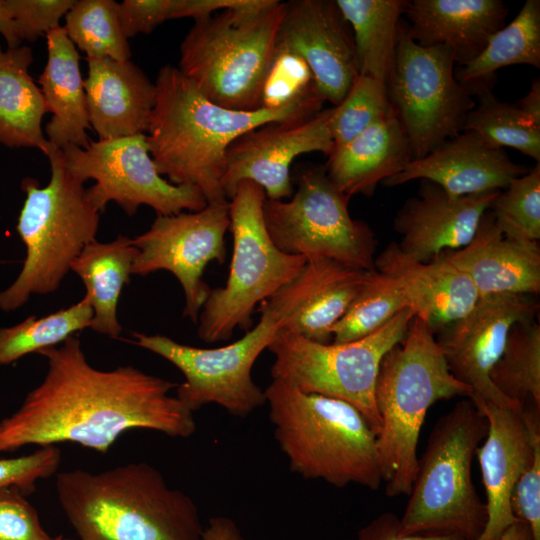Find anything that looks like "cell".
Masks as SVG:
<instances>
[{
  "label": "cell",
  "mask_w": 540,
  "mask_h": 540,
  "mask_svg": "<svg viewBox=\"0 0 540 540\" xmlns=\"http://www.w3.org/2000/svg\"><path fill=\"white\" fill-rule=\"evenodd\" d=\"M38 354L47 360L46 375L0 421V454L62 442L105 454L129 430L184 439L196 431L194 412L171 395L174 382L131 365L97 369L76 336Z\"/></svg>",
  "instance_id": "6da1fadb"
},
{
  "label": "cell",
  "mask_w": 540,
  "mask_h": 540,
  "mask_svg": "<svg viewBox=\"0 0 540 540\" xmlns=\"http://www.w3.org/2000/svg\"><path fill=\"white\" fill-rule=\"evenodd\" d=\"M146 141L160 175L175 185L197 188L207 204L226 203L222 188L228 147L244 133L270 122L311 117L323 103L296 104L280 110L239 111L219 106L178 69L163 66Z\"/></svg>",
  "instance_id": "7a4b0ae2"
},
{
  "label": "cell",
  "mask_w": 540,
  "mask_h": 540,
  "mask_svg": "<svg viewBox=\"0 0 540 540\" xmlns=\"http://www.w3.org/2000/svg\"><path fill=\"white\" fill-rule=\"evenodd\" d=\"M55 488L79 540H203L194 500L149 463L66 470L57 473Z\"/></svg>",
  "instance_id": "3957f363"
},
{
  "label": "cell",
  "mask_w": 540,
  "mask_h": 540,
  "mask_svg": "<svg viewBox=\"0 0 540 540\" xmlns=\"http://www.w3.org/2000/svg\"><path fill=\"white\" fill-rule=\"evenodd\" d=\"M471 394L450 372L432 328L414 315L404 338L383 356L375 384L381 419L376 442L387 496L410 493L428 409L437 401Z\"/></svg>",
  "instance_id": "277c9868"
},
{
  "label": "cell",
  "mask_w": 540,
  "mask_h": 540,
  "mask_svg": "<svg viewBox=\"0 0 540 540\" xmlns=\"http://www.w3.org/2000/svg\"><path fill=\"white\" fill-rule=\"evenodd\" d=\"M264 391L274 437L291 472L337 488L379 489L376 434L354 406L277 380Z\"/></svg>",
  "instance_id": "5b68a950"
},
{
  "label": "cell",
  "mask_w": 540,
  "mask_h": 540,
  "mask_svg": "<svg viewBox=\"0 0 540 540\" xmlns=\"http://www.w3.org/2000/svg\"><path fill=\"white\" fill-rule=\"evenodd\" d=\"M284 3L241 0L233 8L195 21L180 44L178 69L219 106L261 109Z\"/></svg>",
  "instance_id": "8992f818"
},
{
  "label": "cell",
  "mask_w": 540,
  "mask_h": 540,
  "mask_svg": "<svg viewBox=\"0 0 540 540\" xmlns=\"http://www.w3.org/2000/svg\"><path fill=\"white\" fill-rule=\"evenodd\" d=\"M488 421L471 399L459 400L438 418L417 459L402 535H452L477 540L487 511L472 478V463Z\"/></svg>",
  "instance_id": "52a82bcc"
},
{
  "label": "cell",
  "mask_w": 540,
  "mask_h": 540,
  "mask_svg": "<svg viewBox=\"0 0 540 540\" xmlns=\"http://www.w3.org/2000/svg\"><path fill=\"white\" fill-rule=\"evenodd\" d=\"M51 177L44 187L33 178L22 182L26 199L17 232L26 248L17 278L0 291V310L11 312L32 295L56 291L83 248L93 242L100 212L88 199L84 182L66 168L60 149L47 155Z\"/></svg>",
  "instance_id": "ba28073f"
},
{
  "label": "cell",
  "mask_w": 540,
  "mask_h": 540,
  "mask_svg": "<svg viewBox=\"0 0 540 540\" xmlns=\"http://www.w3.org/2000/svg\"><path fill=\"white\" fill-rule=\"evenodd\" d=\"M264 190L241 182L229 200L233 253L227 281L211 289L198 317V336L206 343L226 341L235 329L248 331L254 309L292 280L306 257L281 251L270 238L263 215Z\"/></svg>",
  "instance_id": "9c48e42d"
},
{
  "label": "cell",
  "mask_w": 540,
  "mask_h": 540,
  "mask_svg": "<svg viewBox=\"0 0 540 540\" xmlns=\"http://www.w3.org/2000/svg\"><path fill=\"white\" fill-rule=\"evenodd\" d=\"M414 315L404 309L372 334L346 343H321L279 329L267 348L275 357L272 380L351 404L377 436L381 419L374 391L380 363L404 338Z\"/></svg>",
  "instance_id": "30bf717a"
},
{
  "label": "cell",
  "mask_w": 540,
  "mask_h": 540,
  "mask_svg": "<svg viewBox=\"0 0 540 540\" xmlns=\"http://www.w3.org/2000/svg\"><path fill=\"white\" fill-rule=\"evenodd\" d=\"M296 184L286 201H264V221L274 244L287 254L375 271V235L368 224L351 217L350 198L330 181L324 165L302 168Z\"/></svg>",
  "instance_id": "8fae6325"
},
{
  "label": "cell",
  "mask_w": 540,
  "mask_h": 540,
  "mask_svg": "<svg viewBox=\"0 0 540 540\" xmlns=\"http://www.w3.org/2000/svg\"><path fill=\"white\" fill-rule=\"evenodd\" d=\"M455 64L447 47L419 45L409 35L406 23H400L386 89L413 159L424 157L462 132L475 105L473 93L456 77Z\"/></svg>",
  "instance_id": "7c38bea8"
},
{
  "label": "cell",
  "mask_w": 540,
  "mask_h": 540,
  "mask_svg": "<svg viewBox=\"0 0 540 540\" xmlns=\"http://www.w3.org/2000/svg\"><path fill=\"white\" fill-rule=\"evenodd\" d=\"M255 327L238 340L215 348L179 343L161 334L133 332V343L173 364L184 375L176 397L192 412L216 404L245 418L266 403L265 391L252 378V368L279 330L272 312L259 304Z\"/></svg>",
  "instance_id": "4fadbf2b"
},
{
  "label": "cell",
  "mask_w": 540,
  "mask_h": 540,
  "mask_svg": "<svg viewBox=\"0 0 540 540\" xmlns=\"http://www.w3.org/2000/svg\"><path fill=\"white\" fill-rule=\"evenodd\" d=\"M68 171L83 181L92 205L104 212L108 202H116L128 215L142 205L157 215L198 211L207 205L202 193L189 185H175L158 172L150 155L146 134L90 141L87 148L68 145L61 150Z\"/></svg>",
  "instance_id": "5bb4252c"
},
{
  "label": "cell",
  "mask_w": 540,
  "mask_h": 540,
  "mask_svg": "<svg viewBox=\"0 0 540 540\" xmlns=\"http://www.w3.org/2000/svg\"><path fill=\"white\" fill-rule=\"evenodd\" d=\"M229 227V201L207 204L198 211L157 215L147 231L133 238L138 253L132 274L172 273L185 295L183 316L197 323L211 291L203 273L209 263L225 261Z\"/></svg>",
  "instance_id": "9a60e30c"
},
{
  "label": "cell",
  "mask_w": 540,
  "mask_h": 540,
  "mask_svg": "<svg viewBox=\"0 0 540 540\" xmlns=\"http://www.w3.org/2000/svg\"><path fill=\"white\" fill-rule=\"evenodd\" d=\"M332 108L287 121L270 122L238 137L228 147L222 188L228 201L243 181L259 185L270 200L290 198L294 192L290 167L304 153L330 156L334 142L329 121Z\"/></svg>",
  "instance_id": "2e32d148"
},
{
  "label": "cell",
  "mask_w": 540,
  "mask_h": 540,
  "mask_svg": "<svg viewBox=\"0 0 540 540\" xmlns=\"http://www.w3.org/2000/svg\"><path fill=\"white\" fill-rule=\"evenodd\" d=\"M538 307L531 295H488L480 297L465 316L437 332L436 341L448 368L471 389V400L501 407H523L501 394L489 374L504 349L511 327L534 318Z\"/></svg>",
  "instance_id": "e0dca14e"
},
{
  "label": "cell",
  "mask_w": 540,
  "mask_h": 540,
  "mask_svg": "<svg viewBox=\"0 0 540 540\" xmlns=\"http://www.w3.org/2000/svg\"><path fill=\"white\" fill-rule=\"evenodd\" d=\"M276 47L308 64L319 95L333 106L359 75L353 33L335 0L285 2Z\"/></svg>",
  "instance_id": "ac0fdd59"
},
{
  "label": "cell",
  "mask_w": 540,
  "mask_h": 540,
  "mask_svg": "<svg viewBox=\"0 0 540 540\" xmlns=\"http://www.w3.org/2000/svg\"><path fill=\"white\" fill-rule=\"evenodd\" d=\"M488 421V433L477 450L486 495L487 521L477 540H501L518 521L512 510L515 484L531 462L540 441V411L534 407H501L471 400Z\"/></svg>",
  "instance_id": "d6986e66"
},
{
  "label": "cell",
  "mask_w": 540,
  "mask_h": 540,
  "mask_svg": "<svg viewBox=\"0 0 540 540\" xmlns=\"http://www.w3.org/2000/svg\"><path fill=\"white\" fill-rule=\"evenodd\" d=\"M373 272L325 257L307 258L292 280L261 303L275 316L279 329L329 343L333 327Z\"/></svg>",
  "instance_id": "ffe728a7"
},
{
  "label": "cell",
  "mask_w": 540,
  "mask_h": 540,
  "mask_svg": "<svg viewBox=\"0 0 540 540\" xmlns=\"http://www.w3.org/2000/svg\"><path fill=\"white\" fill-rule=\"evenodd\" d=\"M500 191L456 196L421 180L417 196L405 201L394 218L399 248L420 261L465 247Z\"/></svg>",
  "instance_id": "44dd1931"
},
{
  "label": "cell",
  "mask_w": 540,
  "mask_h": 540,
  "mask_svg": "<svg viewBox=\"0 0 540 540\" xmlns=\"http://www.w3.org/2000/svg\"><path fill=\"white\" fill-rule=\"evenodd\" d=\"M527 169L473 131L465 130L444 141L424 157L383 181L389 187L427 180L456 196L501 191Z\"/></svg>",
  "instance_id": "7402d4cb"
},
{
  "label": "cell",
  "mask_w": 540,
  "mask_h": 540,
  "mask_svg": "<svg viewBox=\"0 0 540 540\" xmlns=\"http://www.w3.org/2000/svg\"><path fill=\"white\" fill-rule=\"evenodd\" d=\"M443 255L469 277L479 298L540 292L539 242L505 236L490 210L484 214L474 237L465 247Z\"/></svg>",
  "instance_id": "603a6c76"
},
{
  "label": "cell",
  "mask_w": 540,
  "mask_h": 540,
  "mask_svg": "<svg viewBox=\"0 0 540 540\" xmlns=\"http://www.w3.org/2000/svg\"><path fill=\"white\" fill-rule=\"evenodd\" d=\"M86 61L88 118L99 140L146 134L155 104V83L131 60Z\"/></svg>",
  "instance_id": "cb8c5ba5"
},
{
  "label": "cell",
  "mask_w": 540,
  "mask_h": 540,
  "mask_svg": "<svg viewBox=\"0 0 540 540\" xmlns=\"http://www.w3.org/2000/svg\"><path fill=\"white\" fill-rule=\"evenodd\" d=\"M375 270L402 283L415 315L434 333L465 316L479 299L469 277L443 253L420 261L392 242L375 258Z\"/></svg>",
  "instance_id": "d4e9b609"
},
{
  "label": "cell",
  "mask_w": 540,
  "mask_h": 540,
  "mask_svg": "<svg viewBox=\"0 0 540 540\" xmlns=\"http://www.w3.org/2000/svg\"><path fill=\"white\" fill-rule=\"evenodd\" d=\"M404 14L407 31L416 43L445 46L455 63L464 66L505 25L508 9L500 0H412Z\"/></svg>",
  "instance_id": "484cf974"
},
{
  "label": "cell",
  "mask_w": 540,
  "mask_h": 540,
  "mask_svg": "<svg viewBox=\"0 0 540 540\" xmlns=\"http://www.w3.org/2000/svg\"><path fill=\"white\" fill-rule=\"evenodd\" d=\"M413 160L407 135L392 111L346 144L324 165L330 181L346 196L371 197L378 184Z\"/></svg>",
  "instance_id": "4316f807"
},
{
  "label": "cell",
  "mask_w": 540,
  "mask_h": 540,
  "mask_svg": "<svg viewBox=\"0 0 540 540\" xmlns=\"http://www.w3.org/2000/svg\"><path fill=\"white\" fill-rule=\"evenodd\" d=\"M48 59L38 83L52 117L45 126L49 143L62 150L68 145L87 148L88 118L80 55L63 26L46 33Z\"/></svg>",
  "instance_id": "83f0119b"
},
{
  "label": "cell",
  "mask_w": 540,
  "mask_h": 540,
  "mask_svg": "<svg viewBox=\"0 0 540 540\" xmlns=\"http://www.w3.org/2000/svg\"><path fill=\"white\" fill-rule=\"evenodd\" d=\"M28 46L2 49L0 44V143L9 148H37L46 156L52 148L42 129L48 107L29 73Z\"/></svg>",
  "instance_id": "f1b7e54d"
},
{
  "label": "cell",
  "mask_w": 540,
  "mask_h": 540,
  "mask_svg": "<svg viewBox=\"0 0 540 540\" xmlns=\"http://www.w3.org/2000/svg\"><path fill=\"white\" fill-rule=\"evenodd\" d=\"M137 253L133 238L119 235L110 242L87 244L72 262L70 270L84 283L83 298L93 310L89 328L94 332L112 339L120 336L119 297L129 283Z\"/></svg>",
  "instance_id": "f546056e"
},
{
  "label": "cell",
  "mask_w": 540,
  "mask_h": 540,
  "mask_svg": "<svg viewBox=\"0 0 540 540\" xmlns=\"http://www.w3.org/2000/svg\"><path fill=\"white\" fill-rule=\"evenodd\" d=\"M515 64L540 68L539 0H527L516 17L491 36L483 51L455 73L477 95L492 89L496 71Z\"/></svg>",
  "instance_id": "4dcf8cb0"
},
{
  "label": "cell",
  "mask_w": 540,
  "mask_h": 540,
  "mask_svg": "<svg viewBox=\"0 0 540 540\" xmlns=\"http://www.w3.org/2000/svg\"><path fill=\"white\" fill-rule=\"evenodd\" d=\"M349 23L359 75L386 84L406 0H335Z\"/></svg>",
  "instance_id": "1f68e13d"
},
{
  "label": "cell",
  "mask_w": 540,
  "mask_h": 540,
  "mask_svg": "<svg viewBox=\"0 0 540 540\" xmlns=\"http://www.w3.org/2000/svg\"><path fill=\"white\" fill-rule=\"evenodd\" d=\"M489 377L506 398L540 411V326L534 318L511 327Z\"/></svg>",
  "instance_id": "d6a6232c"
},
{
  "label": "cell",
  "mask_w": 540,
  "mask_h": 540,
  "mask_svg": "<svg viewBox=\"0 0 540 540\" xmlns=\"http://www.w3.org/2000/svg\"><path fill=\"white\" fill-rule=\"evenodd\" d=\"M93 310L82 298L77 303L42 317L0 328V365H8L30 353L62 344L90 326Z\"/></svg>",
  "instance_id": "836d02e7"
},
{
  "label": "cell",
  "mask_w": 540,
  "mask_h": 540,
  "mask_svg": "<svg viewBox=\"0 0 540 540\" xmlns=\"http://www.w3.org/2000/svg\"><path fill=\"white\" fill-rule=\"evenodd\" d=\"M63 27L86 58L116 61L131 58L128 39L120 24L119 3L113 0H74Z\"/></svg>",
  "instance_id": "e575fe53"
},
{
  "label": "cell",
  "mask_w": 540,
  "mask_h": 540,
  "mask_svg": "<svg viewBox=\"0 0 540 540\" xmlns=\"http://www.w3.org/2000/svg\"><path fill=\"white\" fill-rule=\"evenodd\" d=\"M407 308L412 309V303L402 283L393 276L375 270L333 327L332 342L346 343L364 338Z\"/></svg>",
  "instance_id": "d590c367"
},
{
  "label": "cell",
  "mask_w": 540,
  "mask_h": 540,
  "mask_svg": "<svg viewBox=\"0 0 540 540\" xmlns=\"http://www.w3.org/2000/svg\"><path fill=\"white\" fill-rule=\"evenodd\" d=\"M476 96L462 131H473L496 147L513 148L540 163V127L532 125L515 104L501 101L491 90Z\"/></svg>",
  "instance_id": "8d00e7d4"
},
{
  "label": "cell",
  "mask_w": 540,
  "mask_h": 540,
  "mask_svg": "<svg viewBox=\"0 0 540 540\" xmlns=\"http://www.w3.org/2000/svg\"><path fill=\"white\" fill-rule=\"evenodd\" d=\"M489 210L505 236L519 241L539 242L540 163L500 191Z\"/></svg>",
  "instance_id": "74e56055"
},
{
  "label": "cell",
  "mask_w": 540,
  "mask_h": 540,
  "mask_svg": "<svg viewBox=\"0 0 540 540\" xmlns=\"http://www.w3.org/2000/svg\"><path fill=\"white\" fill-rule=\"evenodd\" d=\"M392 111L386 84L369 76L358 75L343 100L332 107L329 126L334 149L346 144Z\"/></svg>",
  "instance_id": "f35d334b"
},
{
  "label": "cell",
  "mask_w": 540,
  "mask_h": 540,
  "mask_svg": "<svg viewBox=\"0 0 540 540\" xmlns=\"http://www.w3.org/2000/svg\"><path fill=\"white\" fill-rule=\"evenodd\" d=\"M310 102L325 101L316 89L308 64L296 53L276 47L263 82L262 108L280 110Z\"/></svg>",
  "instance_id": "ab89813d"
},
{
  "label": "cell",
  "mask_w": 540,
  "mask_h": 540,
  "mask_svg": "<svg viewBox=\"0 0 540 540\" xmlns=\"http://www.w3.org/2000/svg\"><path fill=\"white\" fill-rule=\"evenodd\" d=\"M62 459L57 445L39 447L32 453L0 459V488L16 486L26 495L33 493L39 480L54 475Z\"/></svg>",
  "instance_id": "60d3db41"
},
{
  "label": "cell",
  "mask_w": 540,
  "mask_h": 540,
  "mask_svg": "<svg viewBox=\"0 0 540 540\" xmlns=\"http://www.w3.org/2000/svg\"><path fill=\"white\" fill-rule=\"evenodd\" d=\"M26 496L16 486L0 488V540H53Z\"/></svg>",
  "instance_id": "b9f144b4"
},
{
  "label": "cell",
  "mask_w": 540,
  "mask_h": 540,
  "mask_svg": "<svg viewBox=\"0 0 540 540\" xmlns=\"http://www.w3.org/2000/svg\"><path fill=\"white\" fill-rule=\"evenodd\" d=\"M20 41L34 42L60 26L74 0H6Z\"/></svg>",
  "instance_id": "7bdbcfd3"
},
{
  "label": "cell",
  "mask_w": 540,
  "mask_h": 540,
  "mask_svg": "<svg viewBox=\"0 0 540 540\" xmlns=\"http://www.w3.org/2000/svg\"><path fill=\"white\" fill-rule=\"evenodd\" d=\"M511 504L515 517L530 528L531 540H540V441L515 484Z\"/></svg>",
  "instance_id": "ee69618b"
},
{
  "label": "cell",
  "mask_w": 540,
  "mask_h": 540,
  "mask_svg": "<svg viewBox=\"0 0 540 540\" xmlns=\"http://www.w3.org/2000/svg\"><path fill=\"white\" fill-rule=\"evenodd\" d=\"M175 0H124L119 3L123 34L131 38L149 34L161 23L173 19Z\"/></svg>",
  "instance_id": "f6af8a7d"
},
{
  "label": "cell",
  "mask_w": 540,
  "mask_h": 540,
  "mask_svg": "<svg viewBox=\"0 0 540 540\" xmlns=\"http://www.w3.org/2000/svg\"><path fill=\"white\" fill-rule=\"evenodd\" d=\"M357 540H463L452 535H402L400 518L386 511L364 525L357 534Z\"/></svg>",
  "instance_id": "bcb514c9"
},
{
  "label": "cell",
  "mask_w": 540,
  "mask_h": 540,
  "mask_svg": "<svg viewBox=\"0 0 540 540\" xmlns=\"http://www.w3.org/2000/svg\"><path fill=\"white\" fill-rule=\"evenodd\" d=\"M203 540H245L235 521L226 516L211 517L204 528Z\"/></svg>",
  "instance_id": "7dc6e473"
},
{
  "label": "cell",
  "mask_w": 540,
  "mask_h": 540,
  "mask_svg": "<svg viewBox=\"0 0 540 540\" xmlns=\"http://www.w3.org/2000/svg\"><path fill=\"white\" fill-rule=\"evenodd\" d=\"M525 118L534 126L540 127V80L535 79L529 92L515 103Z\"/></svg>",
  "instance_id": "c3c4849f"
},
{
  "label": "cell",
  "mask_w": 540,
  "mask_h": 540,
  "mask_svg": "<svg viewBox=\"0 0 540 540\" xmlns=\"http://www.w3.org/2000/svg\"><path fill=\"white\" fill-rule=\"evenodd\" d=\"M0 34L4 37L7 48L20 46L21 41L16 35L14 22L6 0H0Z\"/></svg>",
  "instance_id": "681fc988"
},
{
  "label": "cell",
  "mask_w": 540,
  "mask_h": 540,
  "mask_svg": "<svg viewBox=\"0 0 540 540\" xmlns=\"http://www.w3.org/2000/svg\"><path fill=\"white\" fill-rule=\"evenodd\" d=\"M501 540H531L530 528L524 521L518 520L508 527Z\"/></svg>",
  "instance_id": "f907efd6"
},
{
  "label": "cell",
  "mask_w": 540,
  "mask_h": 540,
  "mask_svg": "<svg viewBox=\"0 0 540 540\" xmlns=\"http://www.w3.org/2000/svg\"><path fill=\"white\" fill-rule=\"evenodd\" d=\"M53 540H72V539L64 538L62 535H59V536L54 537Z\"/></svg>",
  "instance_id": "816d5d0a"
}]
</instances>
